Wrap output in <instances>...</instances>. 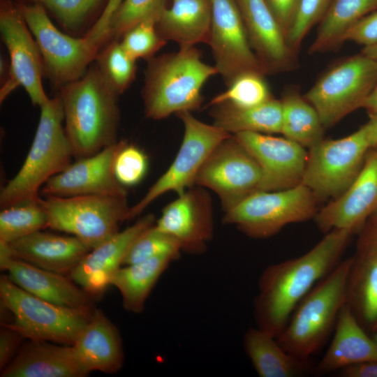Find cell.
Segmentation results:
<instances>
[{
    "mask_svg": "<svg viewBox=\"0 0 377 377\" xmlns=\"http://www.w3.org/2000/svg\"><path fill=\"white\" fill-rule=\"evenodd\" d=\"M15 2L38 44L45 76L52 85L59 89L82 77L101 47L85 36L59 30L40 4Z\"/></svg>",
    "mask_w": 377,
    "mask_h": 377,
    "instance_id": "9c48e42d",
    "label": "cell"
},
{
    "mask_svg": "<svg viewBox=\"0 0 377 377\" xmlns=\"http://www.w3.org/2000/svg\"><path fill=\"white\" fill-rule=\"evenodd\" d=\"M6 244L11 256L62 274H70L91 251L75 236L41 230Z\"/></svg>",
    "mask_w": 377,
    "mask_h": 377,
    "instance_id": "603a6c76",
    "label": "cell"
},
{
    "mask_svg": "<svg viewBox=\"0 0 377 377\" xmlns=\"http://www.w3.org/2000/svg\"><path fill=\"white\" fill-rule=\"evenodd\" d=\"M338 372L342 377H377V362L356 364Z\"/></svg>",
    "mask_w": 377,
    "mask_h": 377,
    "instance_id": "7dc6e473",
    "label": "cell"
},
{
    "mask_svg": "<svg viewBox=\"0 0 377 377\" xmlns=\"http://www.w3.org/2000/svg\"><path fill=\"white\" fill-rule=\"evenodd\" d=\"M181 251L177 239L154 224L133 240L125 254L122 265H131L163 254L178 258Z\"/></svg>",
    "mask_w": 377,
    "mask_h": 377,
    "instance_id": "f35d334b",
    "label": "cell"
},
{
    "mask_svg": "<svg viewBox=\"0 0 377 377\" xmlns=\"http://www.w3.org/2000/svg\"><path fill=\"white\" fill-rule=\"evenodd\" d=\"M182 120L184 133L179 151L168 170L145 195L130 207L128 220L140 215L158 197L168 191L177 194L195 185L197 174L214 148L231 134L212 124L204 123L191 112L176 114Z\"/></svg>",
    "mask_w": 377,
    "mask_h": 377,
    "instance_id": "7c38bea8",
    "label": "cell"
},
{
    "mask_svg": "<svg viewBox=\"0 0 377 377\" xmlns=\"http://www.w3.org/2000/svg\"><path fill=\"white\" fill-rule=\"evenodd\" d=\"M94 63L105 82L117 96L125 92L135 80L137 66L122 47L119 40L105 44Z\"/></svg>",
    "mask_w": 377,
    "mask_h": 377,
    "instance_id": "d590c367",
    "label": "cell"
},
{
    "mask_svg": "<svg viewBox=\"0 0 377 377\" xmlns=\"http://www.w3.org/2000/svg\"><path fill=\"white\" fill-rule=\"evenodd\" d=\"M260 167L234 135L221 141L200 168L195 185L208 188L219 196L226 212L259 191Z\"/></svg>",
    "mask_w": 377,
    "mask_h": 377,
    "instance_id": "5bb4252c",
    "label": "cell"
},
{
    "mask_svg": "<svg viewBox=\"0 0 377 377\" xmlns=\"http://www.w3.org/2000/svg\"><path fill=\"white\" fill-rule=\"evenodd\" d=\"M370 148L364 126L337 140H322L311 148L302 184L316 198H337L353 183Z\"/></svg>",
    "mask_w": 377,
    "mask_h": 377,
    "instance_id": "8fae6325",
    "label": "cell"
},
{
    "mask_svg": "<svg viewBox=\"0 0 377 377\" xmlns=\"http://www.w3.org/2000/svg\"><path fill=\"white\" fill-rule=\"evenodd\" d=\"M58 90L64 129L75 160L94 155L117 141L118 96L105 82L94 61L82 77Z\"/></svg>",
    "mask_w": 377,
    "mask_h": 377,
    "instance_id": "7a4b0ae2",
    "label": "cell"
},
{
    "mask_svg": "<svg viewBox=\"0 0 377 377\" xmlns=\"http://www.w3.org/2000/svg\"><path fill=\"white\" fill-rule=\"evenodd\" d=\"M272 95L264 75L247 72L237 76L226 91L215 96L207 107L228 103L240 108H251L270 100Z\"/></svg>",
    "mask_w": 377,
    "mask_h": 377,
    "instance_id": "8d00e7d4",
    "label": "cell"
},
{
    "mask_svg": "<svg viewBox=\"0 0 377 377\" xmlns=\"http://www.w3.org/2000/svg\"><path fill=\"white\" fill-rule=\"evenodd\" d=\"M362 53L377 60V43L368 47H364Z\"/></svg>",
    "mask_w": 377,
    "mask_h": 377,
    "instance_id": "816d5d0a",
    "label": "cell"
},
{
    "mask_svg": "<svg viewBox=\"0 0 377 377\" xmlns=\"http://www.w3.org/2000/svg\"><path fill=\"white\" fill-rule=\"evenodd\" d=\"M0 32L9 54L10 74L0 89V102L22 87L31 103L40 107L48 96L43 89L45 76L38 44L14 0H0Z\"/></svg>",
    "mask_w": 377,
    "mask_h": 377,
    "instance_id": "4fadbf2b",
    "label": "cell"
},
{
    "mask_svg": "<svg viewBox=\"0 0 377 377\" xmlns=\"http://www.w3.org/2000/svg\"><path fill=\"white\" fill-rule=\"evenodd\" d=\"M346 304L362 326L377 329V248L367 244L350 270Z\"/></svg>",
    "mask_w": 377,
    "mask_h": 377,
    "instance_id": "f1b7e54d",
    "label": "cell"
},
{
    "mask_svg": "<svg viewBox=\"0 0 377 377\" xmlns=\"http://www.w3.org/2000/svg\"><path fill=\"white\" fill-rule=\"evenodd\" d=\"M210 3L207 44L226 86L244 73L266 74L251 47L237 1L210 0Z\"/></svg>",
    "mask_w": 377,
    "mask_h": 377,
    "instance_id": "9a60e30c",
    "label": "cell"
},
{
    "mask_svg": "<svg viewBox=\"0 0 377 377\" xmlns=\"http://www.w3.org/2000/svg\"><path fill=\"white\" fill-rule=\"evenodd\" d=\"M176 259L171 255L163 254L125 265L112 276L109 285L119 290L127 311L140 313L159 277Z\"/></svg>",
    "mask_w": 377,
    "mask_h": 377,
    "instance_id": "4dcf8cb0",
    "label": "cell"
},
{
    "mask_svg": "<svg viewBox=\"0 0 377 377\" xmlns=\"http://www.w3.org/2000/svg\"><path fill=\"white\" fill-rule=\"evenodd\" d=\"M40 108L39 122L27 156L17 173L0 193L1 209L40 201L43 186L64 171L74 158L63 125L59 95L49 98Z\"/></svg>",
    "mask_w": 377,
    "mask_h": 377,
    "instance_id": "277c9868",
    "label": "cell"
},
{
    "mask_svg": "<svg viewBox=\"0 0 377 377\" xmlns=\"http://www.w3.org/2000/svg\"><path fill=\"white\" fill-rule=\"evenodd\" d=\"M353 258L340 262L297 304L276 337L286 351L310 359L324 345L346 304L348 279Z\"/></svg>",
    "mask_w": 377,
    "mask_h": 377,
    "instance_id": "5b68a950",
    "label": "cell"
},
{
    "mask_svg": "<svg viewBox=\"0 0 377 377\" xmlns=\"http://www.w3.org/2000/svg\"><path fill=\"white\" fill-rule=\"evenodd\" d=\"M156 226L179 242L182 251L200 254L214 235L212 205L203 187H190L167 205Z\"/></svg>",
    "mask_w": 377,
    "mask_h": 377,
    "instance_id": "ac0fdd59",
    "label": "cell"
},
{
    "mask_svg": "<svg viewBox=\"0 0 377 377\" xmlns=\"http://www.w3.org/2000/svg\"><path fill=\"white\" fill-rule=\"evenodd\" d=\"M213 124L231 135L242 132L265 134L281 133L282 125L281 101L271 98L251 108H240L228 103L209 107Z\"/></svg>",
    "mask_w": 377,
    "mask_h": 377,
    "instance_id": "f546056e",
    "label": "cell"
},
{
    "mask_svg": "<svg viewBox=\"0 0 377 377\" xmlns=\"http://www.w3.org/2000/svg\"><path fill=\"white\" fill-rule=\"evenodd\" d=\"M154 222V215L147 214L91 249L69 274L70 279L89 295L102 293L122 265L131 243Z\"/></svg>",
    "mask_w": 377,
    "mask_h": 377,
    "instance_id": "44dd1931",
    "label": "cell"
},
{
    "mask_svg": "<svg viewBox=\"0 0 377 377\" xmlns=\"http://www.w3.org/2000/svg\"><path fill=\"white\" fill-rule=\"evenodd\" d=\"M369 240V242L367 244L377 248V212L372 224L371 237Z\"/></svg>",
    "mask_w": 377,
    "mask_h": 377,
    "instance_id": "f907efd6",
    "label": "cell"
},
{
    "mask_svg": "<svg viewBox=\"0 0 377 377\" xmlns=\"http://www.w3.org/2000/svg\"><path fill=\"white\" fill-rule=\"evenodd\" d=\"M42 204L48 228L76 237L91 250L119 232L130 209L126 196H45Z\"/></svg>",
    "mask_w": 377,
    "mask_h": 377,
    "instance_id": "52a82bcc",
    "label": "cell"
},
{
    "mask_svg": "<svg viewBox=\"0 0 377 377\" xmlns=\"http://www.w3.org/2000/svg\"><path fill=\"white\" fill-rule=\"evenodd\" d=\"M24 337L16 330L3 325L0 332V369L2 370L13 358Z\"/></svg>",
    "mask_w": 377,
    "mask_h": 377,
    "instance_id": "bcb514c9",
    "label": "cell"
},
{
    "mask_svg": "<svg viewBox=\"0 0 377 377\" xmlns=\"http://www.w3.org/2000/svg\"><path fill=\"white\" fill-rule=\"evenodd\" d=\"M373 339L377 342V329L375 330Z\"/></svg>",
    "mask_w": 377,
    "mask_h": 377,
    "instance_id": "db71d44e",
    "label": "cell"
},
{
    "mask_svg": "<svg viewBox=\"0 0 377 377\" xmlns=\"http://www.w3.org/2000/svg\"><path fill=\"white\" fill-rule=\"evenodd\" d=\"M42 6L64 32L84 36L101 16L109 0H15Z\"/></svg>",
    "mask_w": 377,
    "mask_h": 377,
    "instance_id": "d6a6232c",
    "label": "cell"
},
{
    "mask_svg": "<svg viewBox=\"0 0 377 377\" xmlns=\"http://www.w3.org/2000/svg\"><path fill=\"white\" fill-rule=\"evenodd\" d=\"M377 362V342L365 332L346 304L338 316L334 334L313 374L324 376L346 367Z\"/></svg>",
    "mask_w": 377,
    "mask_h": 377,
    "instance_id": "cb8c5ba5",
    "label": "cell"
},
{
    "mask_svg": "<svg viewBox=\"0 0 377 377\" xmlns=\"http://www.w3.org/2000/svg\"><path fill=\"white\" fill-rule=\"evenodd\" d=\"M352 233L332 230L304 255L267 267L254 302L257 327L276 337L300 301L339 264Z\"/></svg>",
    "mask_w": 377,
    "mask_h": 377,
    "instance_id": "6da1fadb",
    "label": "cell"
},
{
    "mask_svg": "<svg viewBox=\"0 0 377 377\" xmlns=\"http://www.w3.org/2000/svg\"><path fill=\"white\" fill-rule=\"evenodd\" d=\"M281 101V133L285 138L308 148L323 139L324 127L320 117L316 109L304 98L293 93L286 95Z\"/></svg>",
    "mask_w": 377,
    "mask_h": 377,
    "instance_id": "836d02e7",
    "label": "cell"
},
{
    "mask_svg": "<svg viewBox=\"0 0 377 377\" xmlns=\"http://www.w3.org/2000/svg\"><path fill=\"white\" fill-rule=\"evenodd\" d=\"M1 306L13 317L8 326L29 340L73 345L88 323L89 311L54 304L20 288L7 275L0 278Z\"/></svg>",
    "mask_w": 377,
    "mask_h": 377,
    "instance_id": "8992f818",
    "label": "cell"
},
{
    "mask_svg": "<svg viewBox=\"0 0 377 377\" xmlns=\"http://www.w3.org/2000/svg\"><path fill=\"white\" fill-rule=\"evenodd\" d=\"M286 38L295 19L300 0H265Z\"/></svg>",
    "mask_w": 377,
    "mask_h": 377,
    "instance_id": "ee69618b",
    "label": "cell"
},
{
    "mask_svg": "<svg viewBox=\"0 0 377 377\" xmlns=\"http://www.w3.org/2000/svg\"><path fill=\"white\" fill-rule=\"evenodd\" d=\"M369 122L373 124L377 125V115L376 116H369Z\"/></svg>",
    "mask_w": 377,
    "mask_h": 377,
    "instance_id": "f5cc1de1",
    "label": "cell"
},
{
    "mask_svg": "<svg viewBox=\"0 0 377 377\" xmlns=\"http://www.w3.org/2000/svg\"><path fill=\"white\" fill-rule=\"evenodd\" d=\"M234 135L260 167L259 190H283L302 183L308 157L304 147L270 134L242 132Z\"/></svg>",
    "mask_w": 377,
    "mask_h": 377,
    "instance_id": "e0dca14e",
    "label": "cell"
},
{
    "mask_svg": "<svg viewBox=\"0 0 377 377\" xmlns=\"http://www.w3.org/2000/svg\"><path fill=\"white\" fill-rule=\"evenodd\" d=\"M122 0H109L101 16L86 36L95 44L102 47L106 43V31L110 20Z\"/></svg>",
    "mask_w": 377,
    "mask_h": 377,
    "instance_id": "f6af8a7d",
    "label": "cell"
},
{
    "mask_svg": "<svg viewBox=\"0 0 377 377\" xmlns=\"http://www.w3.org/2000/svg\"><path fill=\"white\" fill-rule=\"evenodd\" d=\"M236 1L251 47L265 73L290 68L294 52L265 0Z\"/></svg>",
    "mask_w": 377,
    "mask_h": 377,
    "instance_id": "7402d4cb",
    "label": "cell"
},
{
    "mask_svg": "<svg viewBox=\"0 0 377 377\" xmlns=\"http://www.w3.org/2000/svg\"><path fill=\"white\" fill-rule=\"evenodd\" d=\"M377 10V0H334L322 18L310 54L339 46L348 31L360 20Z\"/></svg>",
    "mask_w": 377,
    "mask_h": 377,
    "instance_id": "1f68e13d",
    "label": "cell"
},
{
    "mask_svg": "<svg viewBox=\"0 0 377 377\" xmlns=\"http://www.w3.org/2000/svg\"><path fill=\"white\" fill-rule=\"evenodd\" d=\"M126 142V140L117 141L94 155L77 159L51 177L43 186L40 194L44 197L126 196L125 186L117 180L114 173L115 158Z\"/></svg>",
    "mask_w": 377,
    "mask_h": 377,
    "instance_id": "2e32d148",
    "label": "cell"
},
{
    "mask_svg": "<svg viewBox=\"0 0 377 377\" xmlns=\"http://www.w3.org/2000/svg\"><path fill=\"white\" fill-rule=\"evenodd\" d=\"M362 108L368 112L369 116L377 115V85L367 97Z\"/></svg>",
    "mask_w": 377,
    "mask_h": 377,
    "instance_id": "c3c4849f",
    "label": "cell"
},
{
    "mask_svg": "<svg viewBox=\"0 0 377 377\" xmlns=\"http://www.w3.org/2000/svg\"><path fill=\"white\" fill-rule=\"evenodd\" d=\"M370 147H377V125L369 123L364 125Z\"/></svg>",
    "mask_w": 377,
    "mask_h": 377,
    "instance_id": "681fc988",
    "label": "cell"
},
{
    "mask_svg": "<svg viewBox=\"0 0 377 377\" xmlns=\"http://www.w3.org/2000/svg\"><path fill=\"white\" fill-rule=\"evenodd\" d=\"M377 209V152L366 160L350 186L315 216L320 230L353 232Z\"/></svg>",
    "mask_w": 377,
    "mask_h": 377,
    "instance_id": "ffe728a7",
    "label": "cell"
},
{
    "mask_svg": "<svg viewBox=\"0 0 377 377\" xmlns=\"http://www.w3.org/2000/svg\"><path fill=\"white\" fill-rule=\"evenodd\" d=\"M364 47L377 43V11H374L356 23L346 34L345 41Z\"/></svg>",
    "mask_w": 377,
    "mask_h": 377,
    "instance_id": "7bdbcfd3",
    "label": "cell"
},
{
    "mask_svg": "<svg viewBox=\"0 0 377 377\" xmlns=\"http://www.w3.org/2000/svg\"><path fill=\"white\" fill-rule=\"evenodd\" d=\"M331 0H300L296 15L286 36L290 48L295 52L305 36L322 20Z\"/></svg>",
    "mask_w": 377,
    "mask_h": 377,
    "instance_id": "60d3db41",
    "label": "cell"
},
{
    "mask_svg": "<svg viewBox=\"0 0 377 377\" xmlns=\"http://www.w3.org/2000/svg\"><path fill=\"white\" fill-rule=\"evenodd\" d=\"M317 198L303 184L279 191H256L225 212L223 221L253 238H267L284 226L316 215Z\"/></svg>",
    "mask_w": 377,
    "mask_h": 377,
    "instance_id": "ba28073f",
    "label": "cell"
},
{
    "mask_svg": "<svg viewBox=\"0 0 377 377\" xmlns=\"http://www.w3.org/2000/svg\"><path fill=\"white\" fill-rule=\"evenodd\" d=\"M211 18L210 0H172L170 7L162 10L156 29L167 41L194 46L207 43Z\"/></svg>",
    "mask_w": 377,
    "mask_h": 377,
    "instance_id": "83f0119b",
    "label": "cell"
},
{
    "mask_svg": "<svg viewBox=\"0 0 377 377\" xmlns=\"http://www.w3.org/2000/svg\"><path fill=\"white\" fill-rule=\"evenodd\" d=\"M0 267L11 281L36 297L57 305L89 311V294L69 276L11 256L6 244L1 242Z\"/></svg>",
    "mask_w": 377,
    "mask_h": 377,
    "instance_id": "d6986e66",
    "label": "cell"
},
{
    "mask_svg": "<svg viewBox=\"0 0 377 377\" xmlns=\"http://www.w3.org/2000/svg\"><path fill=\"white\" fill-rule=\"evenodd\" d=\"M377 85V60L363 53L324 74L304 98L316 109L324 128L334 125L362 105Z\"/></svg>",
    "mask_w": 377,
    "mask_h": 377,
    "instance_id": "30bf717a",
    "label": "cell"
},
{
    "mask_svg": "<svg viewBox=\"0 0 377 377\" xmlns=\"http://www.w3.org/2000/svg\"><path fill=\"white\" fill-rule=\"evenodd\" d=\"M148 168L146 154L128 142L118 153L114 161V173L124 186H133L142 181Z\"/></svg>",
    "mask_w": 377,
    "mask_h": 377,
    "instance_id": "b9f144b4",
    "label": "cell"
},
{
    "mask_svg": "<svg viewBox=\"0 0 377 377\" xmlns=\"http://www.w3.org/2000/svg\"><path fill=\"white\" fill-rule=\"evenodd\" d=\"M164 7V0H122L108 24L106 43L119 40L143 20L150 17L158 19Z\"/></svg>",
    "mask_w": 377,
    "mask_h": 377,
    "instance_id": "74e56055",
    "label": "cell"
},
{
    "mask_svg": "<svg viewBox=\"0 0 377 377\" xmlns=\"http://www.w3.org/2000/svg\"><path fill=\"white\" fill-rule=\"evenodd\" d=\"M48 228L47 212L38 202L15 205L1 209L0 242L8 244Z\"/></svg>",
    "mask_w": 377,
    "mask_h": 377,
    "instance_id": "e575fe53",
    "label": "cell"
},
{
    "mask_svg": "<svg viewBox=\"0 0 377 377\" xmlns=\"http://www.w3.org/2000/svg\"><path fill=\"white\" fill-rule=\"evenodd\" d=\"M157 18L150 17L130 29L121 38V45L125 52L134 60L147 61L164 46L167 40L158 32Z\"/></svg>",
    "mask_w": 377,
    "mask_h": 377,
    "instance_id": "ab89813d",
    "label": "cell"
},
{
    "mask_svg": "<svg viewBox=\"0 0 377 377\" xmlns=\"http://www.w3.org/2000/svg\"><path fill=\"white\" fill-rule=\"evenodd\" d=\"M244 346L260 377H302L313 374L315 366L310 359L288 353L275 337L258 327L247 330Z\"/></svg>",
    "mask_w": 377,
    "mask_h": 377,
    "instance_id": "4316f807",
    "label": "cell"
},
{
    "mask_svg": "<svg viewBox=\"0 0 377 377\" xmlns=\"http://www.w3.org/2000/svg\"><path fill=\"white\" fill-rule=\"evenodd\" d=\"M1 370V377H83L89 374L72 345L29 340Z\"/></svg>",
    "mask_w": 377,
    "mask_h": 377,
    "instance_id": "d4e9b609",
    "label": "cell"
},
{
    "mask_svg": "<svg viewBox=\"0 0 377 377\" xmlns=\"http://www.w3.org/2000/svg\"><path fill=\"white\" fill-rule=\"evenodd\" d=\"M76 357L89 374L99 371L115 374L124 362L119 333L104 313L96 309L72 345Z\"/></svg>",
    "mask_w": 377,
    "mask_h": 377,
    "instance_id": "484cf974",
    "label": "cell"
},
{
    "mask_svg": "<svg viewBox=\"0 0 377 377\" xmlns=\"http://www.w3.org/2000/svg\"><path fill=\"white\" fill-rule=\"evenodd\" d=\"M218 74L214 66L202 61L194 46H180L177 51L149 59L142 90L145 116L160 120L199 109L203 85Z\"/></svg>",
    "mask_w": 377,
    "mask_h": 377,
    "instance_id": "3957f363",
    "label": "cell"
}]
</instances>
